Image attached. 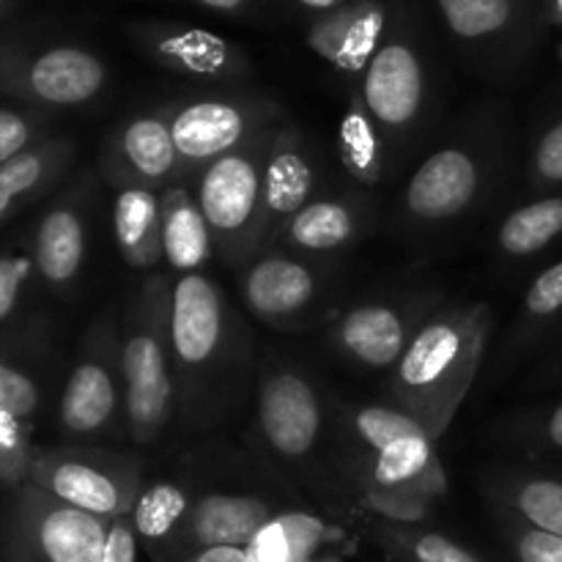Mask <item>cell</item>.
<instances>
[{"label": "cell", "mask_w": 562, "mask_h": 562, "mask_svg": "<svg viewBox=\"0 0 562 562\" xmlns=\"http://www.w3.org/2000/svg\"><path fill=\"white\" fill-rule=\"evenodd\" d=\"M327 409L311 373L278 362L256 382L258 439L280 464H305L324 439Z\"/></svg>", "instance_id": "obj_11"}, {"label": "cell", "mask_w": 562, "mask_h": 562, "mask_svg": "<svg viewBox=\"0 0 562 562\" xmlns=\"http://www.w3.org/2000/svg\"><path fill=\"white\" fill-rule=\"evenodd\" d=\"M0 562H5V527H3V503H0Z\"/></svg>", "instance_id": "obj_45"}, {"label": "cell", "mask_w": 562, "mask_h": 562, "mask_svg": "<svg viewBox=\"0 0 562 562\" xmlns=\"http://www.w3.org/2000/svg\"><path fill=\"white\" fill-rule=\"evenodd\" d=\"M278 516V508L263 494L209 492L192 499L176 541L162 562H176L190 552L214 547H247L263 525Z\"/></svg>", "instance_id": "obj_19"}, {"label": "cell", "mask_w": 562, "mask_h": 562, "mask_svg": "<svg viewBox=\"0 0 562 562\" xmlns=\"http://www.w3.org/2000/svg\"><path fill=\"white\" fill-rule=\"evenodd\" d=\"M53 113L27 104H0V168L27 151L31 146L42 143Z\"/></svg>", "instance_id": "obj_36"}, {"label": "cell", "mask_w": 562, "mask_h": 562, "mask_svg": "<svg viewBox=\"0 0 562 562\" xmlns=\"http://www.w3.org/2000/svg\"><path fill=\"white\" fill-rule=\"evenodd\" d=\"M340 148H344V162L351 173L366 184H373L382 176L384 162V143L362 104L360 93L355 97V104L346 113L344 126H340Z\"/></svg>", "instance_id": "obj_33"}, {"label": "cell", "mask_w": 562, "mask_h": 562, "mask_svg": "<svg viewBox=\"0 0 562 562\" xmlns=\"http://www.w3.org/2000/svg\"><path fill=\"white\" fill-rule=\"evenodd\" d=\"M170 283L148 278L121 313V371H124V423L135 445L157 442L179 415V393L170 355Z\"/></svg>", "instance_id": "obj_3"}, {"label": "cell", "mask_w": 562, "mask_h": 562, "mask_svg": "<svg viewBox=\"0 0 562 562\" xmlns=\"http://www.w3.org/2000/svg\"><path fill=\"white\" fill-rule=\"evenodd\" d=\"M562 236V195H547L514 209L499 223L497 250L510 261H527Z\"/></svg>", "instance_id": "obj_30"}, {"label": "cell", "mask_w": 562, "mask_h": 562, "mask_svg": "<svg viewBox=\"0 0 562 562\" xmlns=\"http://www.w3.org/2000/svg\"><path fill=\"white\" fill-rule=\"evenodd\" d=\"M322 280L316 269L291 252L263 250L241 269V302L256 322L274 329L305 324L318 302Z\"/></svg>", "instance_id": "obj_18"}, {"label": "cell", "mask_w": 562, "mask_h": 562, "mask_svg": "<svg viewBox=\"0 0 562 562\" xmlns=\"http://www.w3.org/2000/svg\"><path fill=\"white\" fill-rule=\"evenodd\" d=\"M11 3H14V0H0V16L11 9Z\"/></svg>", "instance_id": "obj_47"}, {"label": "cell", "mask_w": 562, "mask_h": 562, "mask_svg": "<svg viewBox=\"0 0 562 562\" xmlns=\"http://www.w3.org/2000/svg\"><path fill=\"white\" fill-rule=\"evenodd\" d=\"M184 181L195 179L209 162L245 146L263 130L283 121L272 99L252 93H214L165 104Z\"/></svg>", "instance_id": "obj_10"}, {"label": "cell", "mask_w": 562, "mask_h": 562, "mask_svg": "<svg viewBox=\"0 0 562 562\" xmlns=\"http://www.w3.org/2000/svg\"><path fill=\"white\" fill-rule=\"evenodd\" d=\"M126 36L151 64L187 80L234 86L250 75L245 49L206 27L173 20H140L126 25Z\"/></svg>", "instance_id": "obj_16"}, {"label": "cell", "mask_w": 562, "mask_h": 562, "mask_svg": "<svg viewBox=\"0 0 562 562\" xmlns=\"http://www.w3.org/2000/svg\"><path fill=\"white\" fill-rule=\"evenodd\" d=\"M530 184L536 190H552L562 187V119L554 121L532 148L530 159Z\"/></svg>", "instance_id": "obj_38"}, {"label": "cell", "mask_w": 562, "mask_h": 562, "mask_svg": "<svg viewBox=\"0 0 562 562\" xmlns=\"http://www.w3.org/2000/svg\"><path fill=\"white\" fill-rule=\"evenodd\" d=\"M494 519L508 547L510 562H562V538L532 530L505 514H494Z\"/></svg>", "instance_id": "obj_37"}, {"label": "cell", "mask_w": 562, "mask_h": 562, "mask_svg": "<svg viewBox=\"0 0 562 562\" xmlns=\"http://www.w3.org/2000/svg\"><path fill=\"white\" fill-rule=\"evenodd\" d=\"M137 547H140V543H137L130 514L121 516V519H113L102 562H137Z\"/></svg>", "instance_id": "obj_39"}, {"label": "cell", "mask_w": 562, "mask_h": 562, "mask_svg": "<svg viewBox=\"0 0 562 562\" xmlns=\"http://www.w3.org/2000/svg\"><path fill=\"white\" fill-rule=\"evenodd\" d=\"M362 223H366L362 209L351 201L318 198V201L305 203L283 225L278 239L300 252H335L357 241Z\"/></svg>", "instance_id": "obj_26"}, {"label": "cell", "mask_w": 562, "mask_h": 562, "mask_svg": "<svg viewBox=\"0 0 562 562\" xmlns=\"http://www.w3.org/2000/svg\"><path fill=\"white\" fill-rule=\"evenodd\" d=\"M93 195H97L93 173L77 176L49 203L31 234L36 278L55 296H69L80 285L88 258V236H91Z\"/></svg>", "instance_id": "obj_15"}, {"label": "cell", "mask_w": 562, "mask_h": 562, "mask_svg": "<svg viewBox=\"0 0 562 562\" xmlns=\"http://www.w3.org/2000/svg\"><path fill=\"white\" fill-rule=\"evenodd\" d=\"M492 329L488 302L439 307L390 373V404L439 442L481 373Z\"/></svg>", "instance_id": "obj_2"}, {"label": "cell", "mask_w": 562, "mask_h": 562, "mask_svg": "<svg viewBox=\"0 0 562 562\" xmlns=\"http://www.w3.org/2000/svg\"><path fill=\"white\" fill-rule=\"evenodd\" d=\"M99 173L113 190L143 187L162 192L165 187L184 181L165 108L143 110L119 121L99 148Z\"/></svg>", "instance_id": "obj_17"}, {"label": "cell", "mask_w": 562, "mask_h": 562, "mask_svg": "<svg viewBox=\"0 0 562 562\" xmlns=\"http://www.w3.org/2000/svg\"><path fill=\"white\" fill-rule=\"evenodd\" d=\"M294 3H300L302 9H307V11H313L316 16H322V14H329V11L340 9V5L351 3V0H294Z\"/></svg>", "instance_id": "obj_43"}, {"label": "cell", "mask_w": 562, "mask_h": 562, "mask_svg": "<svg viewBox=\"0 0 562 562\" xmlns=\"http://www.w3.org/2000/svg\"><path fill=\"white\" fill-rule=\"evenodd\" d=\"M333 525L307 510H278L247 543L252 562H311L333 541Z\"/></svg>", "instance_id": "obj_27"}, {"label": "cell", "mask_w": 562, "mask_h": 562, "mask_svg": "<svg viewBox=\"0 0 562 562\" xmlns=\"http://www.w3.org/2000/svg\"><path fill=\"white\" fill-rule=\"evenodd\" d=\"M547 20L562 27V0H547Z\"/></svg>", "instance_id": "obj_44"}, {"label": "cell", "mask_w": 562, "mask_h": 562, "mask_svg": "<svg viewBox=\"0 0 562 562\" xmlns=\"http://www.w3.org/2000/svg\"><path fill=\"white\" fill-rule=\"evenodd\" d=\"M450 36L470 47L499 44L525 25V0H434Z\"/></svg>", "instance_id": "obj_28"}, {"label": "cell", "mask_w": 562, "mask_h": 562, "mask_svg": "<svg viewBox=\"0 0 562 562\" xmlns=\"http://www.w3.org/2000/svg\"><path fill=\"white\" fill-rule=\"evenodd\" d=\"M558 55H560V60H562V42L558 44Z\"/></svg>", "instance_id": "obj_48"}, {"label": "cell", "mask_w": 562, "mask_h": 562, "mask_svg": "<svg viewBox=\"0 0 562 562\" xmlns=\"http://www.w3.org/2000/svg\"><path fill=\"white\" fill-rule=\"evenodd\" d=\"M190 3L203 5L209 11H220V14H245L252 0H190Z\"/></svg>", "instance_id": "obj_42"}, {"label": "cell", "mask_w": 562, "mask_h": 562, "mask_svg": "<svg viewBox=\"0 0 562 562\" xmlns=\"http://www.w3.org/2000/svg\"><path fill=\"white\" fill-rule=\"evenodd\" d=\"M562 322V261L543 269L527 289L521 302V318L516 324V344L541 338L547 329Z\"/></svg>", "instance_id": "obj_34"}, {"label": "cell", "mask_w": 562, "mask_h": 562, "mask_svg": "<svg viewBox=\"0 0 562 562\" xmlns=\"http://www.w3.org/2000/svg\"><path fill=\"white\" fill-rule=\"evenodd\" d=\"M5 541L27 562H102L113 519L60 503L33 483L3 499Z\"/></svg>", "instance_id": "obj_9"}, {"label": "cell", "mask_w": 562, "mask_h": 562, "mask_svg": "<svg viewBox=\"0 0 562 562\" xmlns=\"http://www.w3.org/2000/svg\"><path fill=\"white\" fill-rule=\"evenodd\" d=\"M371 538L382 549L384 558L393 562H488L464 543L423 525H395V521L373 519Z\"/></svg>", "instance_id": "obj_31"}, {"label": "cell", "mask_w": 562, "mask_h": 562, "mask_svg": "<svg viewBox=\"0 0 562 562\" xmlns=\"http://www.w3.org/2000/svg\"><path fill=\"white\" fill-rule=\"evenodd\" d=\"M344 423L346 434H349V445L360 450V459L362 456L379 453V450L409 437V434L426 431L415 417L406 415L404 409L393 406L390 401L387 404L355 406V409L346 412Z\"/></svg>", "instance_id": "obj_32"}, {"label": "cell", "mask_w": 562, "mask_h": 562, "mask_svg": "<svg viewBox=\"0 0 562 562\" xmlns=\"http://www.w3.org/2000/svg\"><path fill=\"white\" fill-rule=\"evenodd\" d=\"M527 439L538 445H547V448L562 450V404L549 406L547 412H541L538 417H532L530 426H527Z\"/></svg>", "instance_id": "obj_40"}, {"label": "cell", "mask_w": 562, "mask_h": 562, "mask_svg": "<svg viewBox=\"0 0 562 562\" xmlns=\"http://www.w3.org/2000/svg\"><path fill=\"white\" fill-rule=\"evenodd\" d=\"M263 130L245 146L223 154L195 176V201L212 231L214 250L231 267L245 269L258 256V231L263 212V170L278 132Z\"/></svg>", "instance_id": "obj_5"}, {"label": "cell", "mask_w": 562, "mask_h": 562, "mask_svg": "<svg viewBox=\"0 0 562 562\" xmlns=\"http://www.w3.org/2000/svg\"><path fill=\"white\" fill-rule=\"evenodd\" d=\"M119 329V311L108 307L80 340L55 412L60 434L69 442H91L115 426L119 406L124 404Z\"/></svg>", "instance_id": "obj_8"}, {"label": "cell", "mask_w": 562, "mask_h": 562, "mask_svg": "<svg viewBox=\"0 0 562 562\" xmlns=\"http://www.w3.org/2000/svg\"><path fill=\"white\" fill-rule=\"evenodd\" d=\"M360 99L384 148L409 135L426 104V66L415 38L406 33L384 36L382 47L362 71Z\"/></svg>", "instance_id": "obj_14"}, {"label": "cell", "mask_w": 562, "mask_h": 562, "mask_svg": "<svg viewBox=\"0 0 562 562\" xmlns=\"http://www.w3.org/2000/svg\"><path fill=\"white\" fill-rule=\"evenodd\" d=\"M77 143L69 135H49L0 168V225L27 203L47 195L75 165Z\"/></svg>", "instance_id": "obj_22"}, {"label": "cell", "mask_w": 562, "mask_h": 562, "mask_svg": "<svg viewBox=\"0 0 562 562\" xmlns=\"http://www.w3.org/2000/svg\"><path fill=\"white\" fill-rule=\"evenodd\" d=\"M390 9L384 0H351L316 16L305 31V44L344 75H362L387 36Z\"/></svg>", "instance_id": "obj_21"}, {"label": "cell", "mask_w": 562, "mask_h": 562, "mask_svg": "<svg viewBox=\"0 0 562 562\" xmlns=\"http://www.w3.org/2000/svg\"><path fill=\"white\" fill-rule=\"evenodd\" d=\"M313 184H316V170H313L305 137L296 126L283 121L274 132L267 170H263V212L261 231H258V252L278 241L283 225L305 203L313 201Z\"/></svg>", "instance_id": "obj_20"}, {"label": "cell", "mask_w": 562, "mask_h": 562, "mask_svg": "<svg viewBox=\"0 0 562 562\" xmlns=\"http://www.w3.org/2000/svg\"><path fill=\"white\" fill-rule=\"evenodd\" d=\"M176 562H252L247 547H214L201 549V552H190Z\"/></svg>", "instance_id": "obj_41"}, {"label": "cell", "mask_w": 562, "mask_h": 562, "mask_svg": "<svg viewBox=\"0 0 562 562\" xmlns=\"http://www.w3.org/2000/svg\"><path fill=\"white\" fill-rule=\"evenodd\" d=\"M488 159L481 148L453 143L434 151L406 181L401 209L412 228H442L459 223L477 206L488 181Z\"/></svg>", "instance_id": "obj_13"}, {"label": "cell", "mask_w": 562, "mask_h": 562, "mask_svg": "<svg viewBox=\"0 0 562 562\" xmlns=\"http://www.w3.org/2000/svg\"><path fill=\"white\" fill-rule=\"evenodd\" d=\"M494 514L562 538V481L530 470H497L483 481Z\"/></svg>", "instance_id": "obj_23"}, {"label": "cell", "mask_w": 562, "mask_h": 562, "mask_svg": "<svg viewBox=\"0 0 562 562\" xmlns=\"http://www.w3.org/2000/svg\"><path fill=\"white\" fill-rule=\"evenodd\" d=\"M439 294L395 296V300H368L349 307L333 329L340 355L366 371H393L423 324L439 311Z\"/></svg>", "instance_id": "obj_12"}, {"label": "cell", "mask_w": 562, "mask_h": 562, "mask_svg": "<svg viewBox=\"0 0 562 562\" xmlns=\"http://www.w3.org/2000/svg\"><path fill=\"white\" fill-rule=\"evenodd\" d=\"M170 355L184 426H214L245 382L250 335L225 291L203 272L179 274L170 291Z\"/></svg>", "instance_id": "obj_1"}, {"label": "cell", "mask_w": 562, "mask_h": 562, "mask_svg": "<svg viewBox=\"0 0 562 562\" xmlns=\"http://www.w3.org/2000/svg\"><path fill=\"white\" fill-rule=\"evenodd\" d=\"M162 209V252L165 263L179 274L201 272L214 252L212 231L187 181L165 187L159 192Z\"/></svg>", "instance_id": "obj_24"}, {"label": "cell", "mask_w": 562, "mask_h": 562, "mask_svg": "<svg viewBox=\"0 0 562 562\" xmlns=\"http://www.w3.org/2000/svg\"><path fill=\"white\" fill-rule=\"evenodd\" d=\"M192 499L195 497H190V492L173 481H157L143 486L130 519L132 527H135L137 543L146 547L154 562L168 558Z\"/></svg>", "instance_id": "obj_29"}, {"label": "cell", "mask_w": 562, "mask_h": 562, "mask_svg": "<svg viewBox=\"0 0 562 562\" xmlns=\"http://www.w3.org/2000/svg\"><path fill=\"white\" fill-rule=\"evenodd\" d=\"M25 483L102 519L132 514L146 486L135 456L113 453L88 442L36 448Z\"/></svg>", "instance_id": "obj_6"}, {"label": "cell", "mask_w": 562, "mask_h": 562, "mask_svg": "<svg viewBox=\"0 0 562 562\" xmlns=\"http://www.w3.org/2000/svg\"><path fill=\"white\" fill-rule=\"evenodd\" d=\"M110 69L80 44L0 38V93L38 110H71L104 93Z\"/></svg>", "instance_id": "obj_7"}, {"label": "cell", "mask_w": 562, "mask_h": 562, "mask_svg": "<svg viewBox=\"0 0 562 562\" xmlns=\"http://www.w3.org/2000/svg\"><path fill=\"white\" fill-rule=\"evenodd\" d=\"M36 278L31 239L0 247V329L9 327L25 305L27 289Z\"/></svg>", "instance_id": "obj_35"}, {"label": "cell", "mask_w": 562, "mask_h": 562, "mask_svg": "<svg viewBox=\"0 0 562 562\" xmlns=\"http://www.w3.org/2000/svg\"><path fill=\"white\" fill-rule=\"evenodd\" d=\"M113 236L126 267L148 272L165 263L159 192L143 187L115 190Z\"/></svg>", "instance_id": "obj_25"}, {"label": "cell", "mask_w": 562, "mask_h": 562, "mask_svg": "<svg viewBox=\"0 0 562 562\" xmlns=\"http://www.w3.org/2000/svg\"><path fill=\"white\" fill-rule=\"evenodd\" d=\"M5 562H27L25 558H22V554L20 552H16V549L14 547H11V543L9 541H5Z\"/></svg>", "instance_id": "obj_46"}, {"label": "cell", "mask_w": 562, "mask_h": 562, "mask_svg": "<svg viewBox=\"0 0 562 562\" xmlns=\"http://www.w3.org/2000/svg\"><path fill=\"white\" fill-rule=\"evenodd\" d=\"M53 368V322L36 313L0 329V492L27 481L33 434Z\"/></svg>", "instance_id": "obj_4"}]
</instances>
